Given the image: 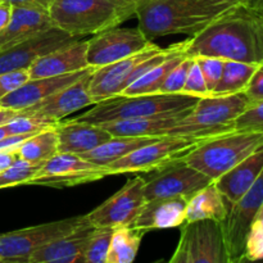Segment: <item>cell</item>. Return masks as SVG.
I'll list each match as a JSON object with an SVG mask.
<instances>
[{"label": "cell", "mask_w": 263, "mask_h": 263, "mask_svg": "<svg viewBox=\"0 0 263 263\" xmlns=\"http://www.w3.org/2000/svg\"><path fill=\"white\" fill-rule=\"evenodd\" d=\"M182 94L193 95V97L197 98H203L210 95L205 80L203 77L199 64H198L195 58H193L192 64L189 67V71H187L186 81H185L184 89H182Z\"/></svg>", "instance_id": "8d00e7d4"}, {"label": "cell", "mask_w": 263, "mask_h": 263, "mask_svg": "<svg viewBox=\"0 0 263 263\" xmlns=\"http://www.w3.org/2000/svg\"><path fill=\"white\" fill-rule=\"evenodd\" d=\"M198 98L186 94H143L116 95L95 103L91 109L73 118L87 123H103L112 121L152 117L168 112L189 109Z\"/></svg>", "instance_id": "52a82bcc"}, {"label": "cell", "mask_w": 263, "mask_h": 263, "mask_svg": "<svg viewBox=\"0 0 263 263\" xmlns=\"http://www.w3.org/2000/svg\"><path fill=\"white\" fill-rule=\"evenodd\" d=\"M58 135L55 127L45 128L23 141L18 148L20 158L35 164H44L58 153Z\"/></svg>", "instance_id": "f546056e"}, {"label": "cell", "mask_w": 263, "mask_h": 263, "mask_svg": "<svg viewBox=\"0 0 263 263\" xmlns=\"http://www.w3.org/2000/svg\"><path fill=\"white\" fill-rule=\"evenodd\" d=\"M186 198L170 197L156 198L144 202L138 216L130 223V228L143 231L156 229H171L181 226L186 217Z\"/></svg>", "instance_id": "ffe728a7"}, {"label": "cell", "mask_w": 263, "mask_h": 263, "mask_svg": "<svg viewBox=\"0 0 263 263\" xmlns=\"http://www.w3.org/2000/svg\"><path fill=\"white\" fill-rule=\"evenodd\" d=\"M54 27L48 9L13 5L9 25L0 32V51Z\"/></svg>", "instance_id": "7402d4cb"}, {"label": "cell", "mask_w": 263, "mask_h": 263, "mask_svg": "<svg viewBox=\"0 0 263 263\" xmlns=\"http://www.w3.org/2000/svg\"><path fill=\"white\" fill-rule=\"evenodd\" d=\"M4 2L10 3L12 5H25V7H37L48 9L53 4L54 0H4Z\"/></svg>", "instance_id": "b9f144b4"}, {"label": "cell", "mask_w": 263, "mask_h": 263, "mask_svg": "<svg viewBox=\"0 0 263 263\" xmlns=\"http://www.w3.org/2000/svg\"><path fill=\"white\" fill-rule=\"evenodd\" d=\"M210 182H212L210 177L189 166L184 159H179L144 177V197L145 200L170 197L190 199Z\"/></svg>", "instance_id": "7c38bea8"}, {"label": "cell", "mask_w": 263, "mask_h": 263, "mask_svg": "<svg viewBox=\"0 0 263 263\" xmlns=\"http://www.w3.org/2000/svg\"><path fill=\"white\" fill-rule=\"evenodd\" d=\"M87 40H77L61 46L41 58L36 59L27 68L30 79L54 77L87 68Z\"/></svg>", "instance_id": "44dd1931"}, {"label": "cell", "mask_w": 263, "mask_h": 263, "mask_svg": "<svg viewBox=\"0 0 263 263\" xmlns=\"http://www.w3.org/2000/svg\"><path fill=\"white\" fill-rule=\"evenodd\" d=\"M192 108L152 116V117L112 121V122H103L98 125L108 131L112 136H166L167 133L175 127L190 112Z\"/></svg>", "instance_id": "d4e9b609"}, {"label": "cell", "mask_w": 263, "mask_h": 263, "mask_svg": "<svg viewBox=\"0 0 263 263\" xmlns=\"http://www.w3.org/2000/svg\"><path fill=\"white\" fill-rule=\"evenodd\" d=\"M95 226L82 216L71 233L57 238L33 252L27 263H81L84 249Z\"/></svg>", "instance_id": "d6986e66"}, {"label": "cell", "mask_w": 263, "mask_h": 263, "mask_svg": "<svg viewBox=\"0 0 263 263\" xmlns=\"http://www.w3.org/2000/svg\"><path fill=\"white\" fill-rule=\"evenodd\" d=\"M187 39L167 48L152 43L144 50L115 63L94 68L89 79V94L95 103L121 94L128 85L138 80L148 69L180 50H186Z\"/></svg>", "instance_id": "8992f818"}, {"label": "cell", "mask_w": 263, "mask_h": 263, "mask_svg": "<svg viewBox=\"0 0 263 263\" xmlns=\"http://www.w3.org/2000/svg\"><path fill=\"white\" fill-rule=\"evenodd\" d=\"M145 231L130 226H118L113 229L105 263H131L140 248L141 239Z\"/></svg>", "instance_id": "f1b7e54d"}, {"label": "cell", "mask_w": 263, "mask_h": 263, "mask_svg": "<svg viewBox=\"0 0 263 263\" xmlns=\"http://www.w3.org/2000/svg\"><path fill=\"white\" fill-rule=\"evenodd\" d=\"M193 58L197 59L198 64H199L200 71H202L205 84H207V89L211 95L215 87L217 86L221 74H222L223 59L216 58V57H193Z\"/></svg>", "instance_id": "d590c367"}, {"label": "cell", "mask_w": 263, "mask_h": 263, "mask_svg": "<svg viewBox=\"0 0 263 263\" xmlns=\"http://www.w3.org/2000/svg\"><path fill=\"white\" fill-rule=\"evenodd\" d=\"M92 69H94L92 67H87L82 71L72 72V73L62 74V76L28 79L22 86L0 99V108L21 112L26 108L32 107L45 98L50 97L51 94L59 91L63 87L68 86L76 80L91 72Z\"/></svg>", "instance_id": "ac0fdd59"}, {"label": "cell", "mask_w": 263, "mask_h": 263, "mask_svg": "<svg viewBox=\"0 0 263 263\" xmlns=\"http://www.w3.org/2000/svg\"><path fill=\"white\" fill-rule=\"evenodd\" d=\"M244 92L252 100V103L263 100V62L258 63Z\"/></svg>", "instance_id": "ab89813d"}, {"label": "cell", "mask_w": 263, "mask_h": 263, "mask_svg": "<svg viewBox=\"0 0 263 263\" xmlns=\"http://www.w3.org/2000/svg\"><path fill=\"white\" fill-rule=\"evenodd\" d=\"M40 167L41 164L31 163L18 157L9 168L0 172V189L17 186V185H28L30 180Z\"/></svg>", "instance_id": "d6a6232c"}, {"label": "cell", "mask_w": 263, "mask_h": 263, "mask_svg": "<svg viewBox=\"0 0 263 263\" xmlns=\"http://www.w3.org/2000/svg\"><path fill=\"white\" fill-rule=\"evenodd\" d=\"M185 50L176 51L167 57L166 59L154 66L153 68L148 69L144 74H141L138 80L128 85L121 94L118 95H143V94H159L162 84L166 80L167 74L170 73L175 66L180 63L185 58Z\"/></svg>", "instance_id": "83f0119b"}, {"label": "cell", "mask_w": 263, "mask_h": 263, "mask_svg": "<svg viewBox=\"0 0 263 263\" xmlns=\"http://www.w3.org/2000/svg\"><path fill=\"white\" fill-rule=\"evenodd\" d=\"M134 2H136V3H138V2H139V0H134Z\"/></svg>", "instance_id": "bcb514c9"}, {"label": "cell", "mask_w": 263, "mask_h": 263, "mask_svg": "<svg viewBox=\"0 0 263 263\" xmlns=\"http://www.w3.org/2000/svg\"><path fill=\"white\" fill-rule=\"evenodd\" d=\"M28 79L30 76L27 69H15V71L0 73V99L22 86Z\"/></svg>", "instance_id": "f35d334b"}, {"label": "cell", "mask_w": 263, "mask_h": 263, "mask_svg": "<svg viewBox=\"0 0 263 263\" xmlns=\"http://www.w3.org/2000/svg\"><path fill=\"white\" fill-rule=\"evenodd\" d=\"M82 216L46 222L0 235V262L27 263L31 254L57 238L71 233Z\"/></svg>", "instance_id": "30bf717a"}, {"label": "cell", "mask_w": 263, "mask_h": 263, "mask_svg": "<svg viewBox=\"0 0 263 263\" xmlns=\"http://www.w3.org/2000/svg\"><path fill=\"white\" fill-rule=\"evenodd\" d=\"M107 176L105 167L91 163L79 154L58 152L55 156L41 164L28 185L68 187L98 181Z\"/></svg>", "instance_id": "4fadbf2b"}, {"label": "cell", "mask_w": 263, "mask_h": 263, "mask_svg": "<svg viewBox=\"0 0 263 263\" xmlns=\"http://www.w3.org/2000/svg\"><path fill=\"white\" fill-rule=\"evenodd\" d=\"M55 131L58 135V151L61 153L79 156L92 151L112 138V135L99 125L74 120L66 122L59 121L55 125Z\"/></svg>", "instance_id": "603a6c76"}, {"label": "cell", "mask_w": 263, "mask_h": 263, "mask_svg": "<svg viewBox=\"0 0 263 263\" xmlns=\"http://www.w3.org/2000/svg\"><path fill=\"white\" fill-rule=\"evenodd\" d=\"M261 259H263V204L249 226L244 248V261Z\"/></svg>", "instance_id": "836d02e7"}, {"label": "cell", "mask_w": 263, "mask_h": 263, "mask_svg": "<svg viewBox=\"0 0 263 263\" xmlns=\"http://www.w3.org/2000/svg\"><path fill=\"white\" fill-rule=\"evenodd\" d=\"M152 43L153 41H149L139 27L123 28L117 26L108 28L87 40V66L99 68L115 63L144 50Z\"/></svg>", "instance_id": "5bb4252c"}, {"label": "cell", "mask_w": 263, "mask_h": 263, "mask_svg": "<svg viewBox=\"0 0 263 263\" xmlns=\"http://www.w3.org/2000/svg\"><path fill=\"white\" fill-rule=\"evenodd\" d=\"M263 148V130H230L210 136L184 157L189 166L212 181Z\"/></svg>", "instance_id": "277c9868"}, {"label": "cell", "mask_w": 263, "mask_h": 263, "mask_svg": "<svg viewBox=\"0 0 263 263\" xmlns=\"http://www.w3.org/2000/svg\"><path fill=\"white\" fill-rule=\"evenodd\" d=\"M91 72L21 112L57 123L82 108L94 105L95 102L89 94V79Z\"/></svg>", "instance_id": "e0dca14e"}, {"label": "cell", "mask_w": 263, "mask_h": 263, "mask_svg": "<svg viewBox=\"0 0 263 263\" xmlns=\"http://www.w3.org/2000/svg\"><path fill=\"white\" fill-rule=\"evenodd\" d=\"M135 10L134 0H54L49 14L54 27L81 39L117 27Z\"/></svg>", "instance_id": "3957f363"}, {"label": "cell", "mask_w": 263, "mask_h": 263, "mask_svg": "<svg viewBox=\"0 0 263 263\" xmlns=\"http://www.w3.org/2000/svg\"><path fill=\"white\" fill-rule=\"evenodd\" d=\"M247 0H139L135 17L149 41L168 35L194 36Z\"/></svg>", "instance_id": "7a4b0ae2"}, {"label": "cell", "mask_w": 263, "mask_h": 263, "mask_svg": "<svg viewBox=\"0 0 263 263\" xmlns=\"http://www.w3.org/2000/svg\"><path fill=\"white\" fill-rule=\"evenodd\" d=\"M207 138L159 136L152 143L135 149L127 156L107 164L108 176L121 174H149L167 164L182 159Z\"/></svg>", "instance_id": "ba28073f"}, {"label": "cell", "mask_w": 263, "mask_h": 263, "mask_svg": "<svg viewBox=\"0 0 263 263\" xmlns=\"http://www.w3.org/2000/svg\"><path fill=\"white\" fill-rule=\"evenodd\" d=\"M18 115V112H15V110H12V109H3V108H0V126L4 125V123L9 122L12 118H14L15 116Z\"/></svg>", "instance_id": "ee69618b"}, {"label": "cell", "mask_w": 263, "mask_h": 263, "mask_svg": "<svg viewBox=\"0 0 263 263\" xmlns=\"http://www.w3.org/2000/svg\"><path fill=\"white\" fill-rule=\"evenodd\" d=\"M263 204V171L253 186L235 203L229 205V212L221 222L223 243L229 263L244 261V248L249 226Z\"/></svg>", "instance_id": "8fae6325"}, {"label": "cell", "mask_w": 263, "mask_h": 263, "mask_svg": "<svg viewBox=\"0 0 263 263\" xmlns=\"http://www.w3.org/2000/svg\"><path fill=\"white\" fill-rule=\"evenodd\" d=\"M229 205L230 204L212 181L187 200L185 222L212 220L221 223L228 215Z\"/></svg>", "instance_id": "484cf974"}, {"label": "cell", "mask_w": 263, "mask_h": 263, "mask_svg": "<svg viewBox=\"0 0 263 263\" xmlns=\"http://www.w3.org/2000/svg\"><path fill=\"white\" fill-rule=\"evenodd\" d=\"M17 158V152H0V172L9 168Z\"/></svg>", "instance_id": "7bdbcfd3"}, {"label": "cell", "mask_w": 263, "mask_h": 263, "mask_svg": "<svg viewBox=\"0 0 263 263\" xmlns=\"http://www.w3.org/2000/svg\"><path fill=\"white\" fill-rule=\"evenodd\" d=\"M186 57L263 62V10L243 4L187 39Z\"/></svg>", "instance_id": "6da1fadb"}, {"label": "cell", "mask_w": 263, "mask_h": 263, "mask_svg": "<svg viewBox=\"0 0 263 263\" xmlns=\"http://www.w3.org/2000/svg\"><path fill=\"white\" fill-rule=\"evenodd\" d=\"M235 130H263V100L252 103L234 122Z\"/></svg>", "instance_id": "74e56055"}, {"label": "cell", "mask_w": 263, "mask_h": 263, "mask_svg": "<svg viewBox=\"0 0 263 263\" xmlns=\"http://www.w3.org/2000/svg\"><path fill=\"white\" fill-rule=\"evenodd\" d=\"M170 263H229L221 223L212 220L182 223Z\"/></svg>", "instance_id": "9c48e42d"}, {"label": "cell", "mask_w": 263, "mask_h": 263, "mask_svg": "<svg viewBox=\"0 0 263 263\" xmlns=\"http://www.w3.org/2000/svg\"><path fill=\"white\" fill-rule=\"evenodd\" d=\"M77 40H80V37L61 28H49L12 48L0 51V73L27 69L36 59Z\"/></svg>", "instance_id": "2e32d148"}, {"label": "cell", "mask_w": 263, "mask_h": 263, "mask_svg": "<svg viewBox=\"0 0 263 263\" xmlns=\"http://www.w3.org/2000/svg\"><path fill=\"white\" fill-rule=\"evenodd\" d=\"M12 12L13 5L10 3L4 2V0H0V32L5 30V27L9 25L10 18H12Z\"/></svg>", "instance_id": "60d3db41"}, {"label": "cell", "mask_w": 263, "mask_h": 263, "mask_svg": "<svg viewBox=\"0 0 263 263\" xmlns=\"http://www.w3.org/2000/svg\"><path fill=\"white\" fill-rule=\"evenodd\" d=\"M252 105L246 92L198 98L190 112L167 133L168 136L210 138L234 130V122Z\"/></svg>", "instance_id": "5b68a950"}, {"label": "cell", "mask_w": 263, "mask_h": 263, "mask_svg": "<svg viewBox=\"0 0 263 263\" xmlns=\"http://www.w3.org/2000/svg\"><path fill=\"white\" fill-rule=\"evenodd\" d=\"M113 228H94L84 249L81 263H105Z\"/></svg>", "instance_id": "1f68e13d"}, {"label": "cell", "mask_w": 263, "mask_h": 263, "mask_svg": "<svg viewBox=\"0 0 263 263\" xmlns=\"http://www.w3.org/2000/svg\"><path fill=\"white\" fill-rule=\"evenodd\" d=\"M159 136H112L109 140L100 144L92 151L81 154V157L91 163L104 167L127 156L135 149L152 143Z\"/></svg>", "instance_id": "4316f807"}, {"label": "cell", "mask_w": 263, "mask_h": 263, "mask_svg": "<svg viewBox=\"0 0 263 263\" xmlns=\"http://www.w3.org/2000/svg\"><path fill=\"white\" fill-rule=\"evenodd\" d=\"M248 5L256 8V9L263 10V0H247Z\"/></svg>", "instance_id": "f6af8a7d"}, {"label": "cell", "mask_w": 263, "mask_h": 263, "mask_svg": "<svg viewBox=\"0 0 263 263\" xmlns=\"http://www.w3.org/2000/svg\"><path fill=\"white\" fill-rule=\"evenodd\" d=\"M257 63L230 61L223 59V69L217 86L215 87L213 95H228L241 92L246 90L252 74L256 71ZM211 94V95H212Z\"/></svg>", "instance_id": "4dcf8cb0"}, {"label": "cell", "mask_w": 263, "mask_h": 263, "mask_svg": "<svg viewBox=\"0 0 263 263\" xmlns=\"http://www.w3.org/2000/svg\"><path fill=\"white\" fill-rule=\"evenodd\" d=\"M144 202V177L138 176L128 180L116 194L85 215V218L95 228L128 226Z\"/></svg>", "instance_id": "9a60e30c"}, {"label": "cell", "mask_w": 263, "mask_h": 263, "mask_svg": "<svg viewBox=\"0 0 263 263\" xmlns=\"http://www.w3.org/2000/svg\"><path fill=\"white\" fill-rule=\"evenodd\" d=\"M193 57H185L177 66L170 71L166 80L159 89V94H182L187 71L192 64Z\"/></svg>", "instance_id": "e575fe53"}, {"label": "cell", "mask_w": 263, "mask_h": 263, "mask_svg": "<svg viewBox=\"0 0 263 263\" xmlns=\"http://www.w3.org/2000/svg\"><path fill=\"white\" fill-rule=\"evenodd\" d=\"M263 171V148L254 152L246 159L221 175L215 184L229 204L240 199L252 186Z\"/></svg>", "instance_id": "cb8c5ba5"}]
</instances>
